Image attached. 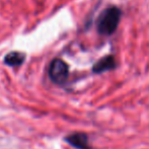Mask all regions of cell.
<instances>
[{
  "label": "cell",
  "mask_w": 149,
  "mask_h": 149,
  "mask_svg": "<svg viewBox=\"0 0 149 149\" xmlns=\"http://www.w3.org/2000/svg\"><path fill=\"white\" fill-rule=\"evenodd\" d=\"M121 19V10L116 6L108 7L100 13L97 19V31L104 36L115 33Z\"/></svg>",
  "instance_id": "6da1fadb"
},
{
  "label": "cell",
  "mask_w": 149,
  "mask_h": 149,
  "mask_svg": "<svg viewBox=\"0 0 149 149\" xmlns=\"http://www.w3.org/2000/svg\"><path fill=\"white\" fill-rule=\"evenodd\" d=\"M69 75V67L62 59L56 58L51 62L49 67V76L56 84H63Z\"/></svg>",
  "instance_id": "7a4b0ae2"
},
{
  "label": "cell",
  "mask_w": 149,
  "mask_h": 149,
  "mask_svg": "<svg viewBox=\"0 0 149 149\" xmlns=\"http://www.w3.org/2000/svg\"><path fill=\"white\" fill-rule=\"evenodd\" d=\"M64 140L76 149H92L88 141V136L82 132L70 134L66 136Z\"/></svg>",
  "instance_id": "3957f363"
},
{
  "label": "cell",
  "mask_w": 149,
  "mask_h": 149,
  "mask_svg": "<svg viewBox=\"0 0 149 149\" xmlns=\"http://www.w3.org/2000/svg\"><path fill=\"white\" fill-rule=\"evenodd\" d=\"M117 67V62L115 60V57L112 55H108L106 57L102 58L93 65L92 67V72L95 74H100V73L107 72V71L114 70Z\"/></svg>",
  "instance_id": "277c9868"
},
{
  "label": "cell",
  "mask_w": 149,
  "mask_h": 149,
  "mask_svg": "<svg viewBox=\"0 0 149 149\" xmlns=\"http://www.w3.org/2000/svg\"><path fill=\"white\" fill-rule=\"evenodd\" d=\"M24 59H26V55L24 53H20V52H10L4 58V63L6 65H9V66L15 67L22 65L24 62Z\"/></svg>",
  "instance_id": "5b68a950"
}]
</instances>
